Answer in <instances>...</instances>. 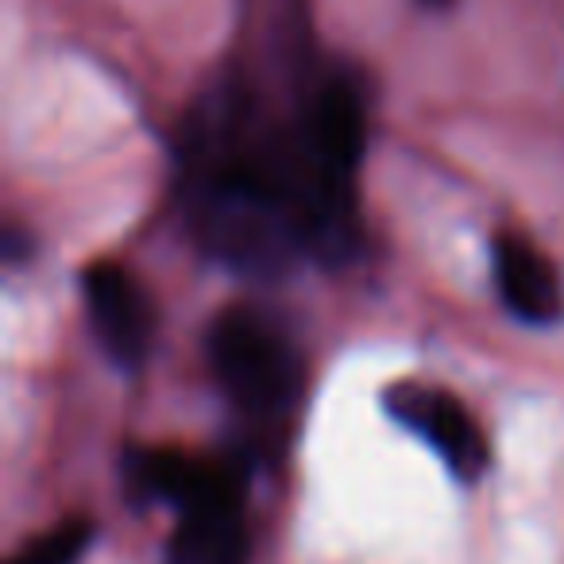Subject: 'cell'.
I'll use <instances>...</instances> for the list:
<instances>
[{
  "instance_id": "7",
  "label": "cell",
  "mask_w": 564,
  "mask_h": 564,
  "mask_svg": "<svg viewBox=\"0 0 564 564\" xmlns=\"http://www.w3.org/2000/svg\"><path fill=\"white\" fill-rule=\"evenodd\" d=\"M132 479L155 499L174 502L178 510H194L220 495H236L240 484L228 476L220 464H209L202 456L174 453V448H155V453H140L132 460Z\"/></svg>"
},
{
  "instance_id": "9",
  "label": "cell",
  "mask_w": 564,
  "mask_h": 564,
  "mask_svg": "<svg viewBox=\"0 0 564 564\" xmlns=\"http://www.w3.org/2000/svg\"><path fill=\"white\" fill-rule=\"evenodd\" d=\"M425 9H448V4H453V0H422Z\"/></svg>"
},
{
  "instance_id": "6",
  "label": "cell",
  "mask_w": 564,
  "mask_h": 564,
  "mask_svg": "<svg viewBox=\"0 0 564 564\" xmlns=\"http://www.w3.org/2000/svg\"><path fill=\"white\" fill-rule=\"evenodd\" d=\"M171 564H248L240 491L182 510V522L171 538Z\"/></svg>"
},
{
  "instance_id": "2",
  "label": "cell",
  "mask_w": 564,
  "mask_h": 564,
  "mask_svg": "<svg viewBox=\"0 0 564 564\" xmlns=\"http://www.w3.org/2000/svg\"><path fill=\"white\" fill-rule=\"evenodd\" d=\"M383 402L387 414L402 430L422 437L456 479L471 484V479H479L491 468V445H487L484 425L471 417V410L456 394L422 383H394L383 394Z\"/></svg>"
},
{
  "instance_id": "8",
  "label": "cell",
  "mask_w": 564,
  "mask_h": 564,
  "mask_svg": "<svg viewBox=\"0 0 564 564\" xmlns=\"http://www.w3.org/2000/svg\"><path fill=\"white\" fill-rule=\"evenodd\" d=\"M94 541V522L89 518H63L51 530L35 533L20 553L9 556V564H74Z\"/></svg>"
},
{
  "instance_id": "1",
  "label": "cell",
  "mask_w": 564,
  "mask_h": 564,
  "mask_svg": "<svg viewBox=\"0 0 564 564\" xmlns=\"http://www.w3.org/2000/svg\"><path fill=\"white\" fill-rule=\"evenodd\" d=\"M217 383L243 414H286L302 394V356L291 337L259 310H225L209 329Z\"/></svg>"
},
{
  "instance_id": "3",
  "label": "cell",
  "mask_w": 564,
  "mask_h": 564,
  "mask_svg": "<svg viewBox=\"0 0 564 564\" xmlns=\"http://www.w3.org/2000/svg\"><path fill=\"white\" fill-rule=\"evenodd\" d=\"M82 299L105 352L120 368H140L155 337V306L143 282L120 263H94L82 274Z\"/></svg>"
},
{
  "instance_id": "4",
  "label": "cell",
  "mask_w": 564,
  "mask_h": 564,
  "mask_svg": "<svg viewBox=\"0 0 564 564\" xmlns=\"http://www.w3.org/2000/svg\"><path fill=\"white\" fill-rule=\"evenodd\" d=\"M299 135L325 178L348 189L364 159V148H368V112H364L360 89L345 78H329L310 97Z\"/></svg>"
},
{
  "instance_id": "5",
  "label": "cell",
  "mask_w": 564,
  "mask_h": 564,
  "mask_svg": "<svg viewBox=\"0 0 564 564\" xmlns=\"http://www.w3.org/2000/svg\"><path fill=\"white\" fill-rule=\"evenodd\" d=\"M495 286L499 299L518 322L553 325L564 314L561 274L549 263V256L525 236L502 232L495 240Z\"/></svg>"
}]
</instances>
